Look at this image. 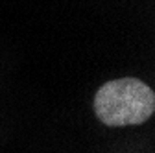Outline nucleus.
Listing matches in <instances>:
<instances>
[{
	"instance_id": "nucleus-1",
	"label": "nucleus",
	"mask_w": 155,
	"mask_h": 153,
	"mask_svg": "<svg viewBox=\"0 0 155 153\" xmlns=\"http://www.w3.org/2000/svg\"><path fill=\"white\" fill-rule=\"evenodd\" d=\"M155 111L151 87L137 78L104 83L94 96V114L104 125L124 127L144 124Z\"/></svg>"
}]
</instances>
